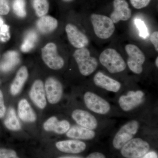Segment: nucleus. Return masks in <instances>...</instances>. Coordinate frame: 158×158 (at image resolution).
<instances>
[{
	"label": "nucleus",
	"instance_id": "obj_1",
	"mask_svg": "<svg viewBox=\"0 0 158 158\" xmlns=\"http://www.w3.org/2000/svg\"><path fill=\"white\" fill-rule=\"evenodd\" d=\"M99 61L110 73H119L126 68L124 59L115 49L109 48L103 51L100 55Z\"/></svg>",
	"mask_w": 158,
	"mask_h": 158
},
{
	"label": "nucleus",
	"instance_id": "obj_2",
	"mask_svg": "<svg viewBox=\"0 0 158 158\" xmlns=\"http://www.w3.org/2000/svg\"><path fill=\"white\" fill-rule=\"evenodd\" d=\"M73 57L80 73L84 76H88L93 73L98 66L97 60L91 56L90 51L86 47L77 49Z\"/></svg>",
	"mask_w": 158,
	"mask_h": 158
},
{
	"label": "nucleus",
	"instance_id": "obj_3",
	"mask_svg": "<svg viewBox=\"0 0 158 158\" xmlns=\"http://www.w3.org/2000/svg\"><path fill=\"white\" fill-rule=\"evenodd\" d=\"M90 21L97 37L101 39L110 38L114 33L115 26L110 17L102 15L93 14Z\"/></svg>",
	"mask_w": 158,
	"mask_h": 158
},
{
	"label": "nucleus",
	"instance_id": "obj_4",
	"mask_svg": "<svg viewBox=\"0 0 158 158\" xmlns=\"http://www.w3.org/2000/svg\"><path fill=\"white\" fill-rule=\"evenodd\" d=\"M140 123L136 120L128 122L121 127L114 136L113 140V147L120 149L127 142L132 139L139 131Z\"/></svg>",
	"mask_w": 158,
	"mask_h": 158
},
{
	"label": "nucleus",
	"instance_id": "obj_5",
	"mask_svg": "<svg viewBox=\"0 0 158 158\" xmlns=\"http://www.w3.org/2000/svg\"><path fill=\"white\" fill-rule=\"evenodd\" d=\"M150 148L147 141L141 138H133L122 147L120 153L125 158H140L149 151Z\"/></svg>",
	"mask_w": 158,
	"mask_h": 158
},
{
	"label": "nucleus",
	"instance_id": "obj_6",
	"mask_svg": "<svg viewBox=\"0 0 158 158\" xmlns=\"http://www.w3.org/2000/svg\"><path fill=\"white\" fill-rule=\"evenodd\" d=\"M125 49L128 56L127 64L129 68L133 73L140 74L143 72V65L146 59L144 54L135 44H127Z\"/></svg>",
	"mask_w": 158,
	"mask_h": 158
},
{
	"label": "nucleus",
	"instance_id": "obj_7",
	"mask_svg": "<svg viewBox=\"0 0 158 158\" xmlns=\"http://www.w3.org/2000/svg\"><path fill=\"white\" fill-rule=\"evenodd\" d=\"M84 100L88 109L99 115H106L111 110V106L109 102L91 91L85 92Z\"/></svg>",
	"mask_w": 158,
	"mask_h": 158
},
{
	"label": "nucleus",
	"instance_id": "obj_8",
	"mask_svg": "<svg viewBox=\"0 0 158 158\" xmlns=\"http://www.w3.org/2000/svg\"><path fill=\"white\" fill-rule=\"evenodd\" d=\"M42 58L46 65L54 70L61 69L64 65L63 58L57 52L56 45L53 43H49L41 49Z\"/></svg>",
	"mask_w": 158,
	"mask_h": 158
},
{
	"label": "nucleus",
	"instance_id": "obj_9",
	"mask_svg": "<svg viewBox=\"0 0 158 158\" xmlns=\"http://www.w3.org/2000/svg\"><path fill=\"white\" fill-rule=\"evenodd\" d=\"M144 96L145 94L142 90H130L127 94L119 98L118 104L123 111L129 112L141 105L144 101Z\"/></svg>",
	"mask_w": 158,
	"mask_h": 158
},
{
	"label": "nucleus",
	"instance_id": "obj_10",
	"mask_svg": "<svg viewBox=\"0 0 158 158\" xmlns=\"http://www.w3.org/2000/svg\"><path fill=\"white\" fill-rule=\"evenodd\" d=\"M46 96L52 104H56L62 98L63 88L62 84L55 78L50 77L46 81L44 85Z\"/></svg>",
	"mask_w": 158,
	"mask_h": 158
},
{
	"label": "nucleus",
	"instance_id": "obj_11",
	"mask_svg": "<svg viewBox=\"0 0 158 158\" xmlns=\"http://www.w3.org/2000/svg\"><path fill=\"white\" fill-rule=\"evenodd\" d=\"M72 117L80 126L94 130L98 126L95 116L86 110L76 109L72 113Z\"/></svg>",
	"mask_w": 158,
	"mask_h": 158
},
{
	"label": "nucleus",
	"instance_id": "obj_12",
	"mask_svg": "<svg viewBox=\"0 0 158 158\" xmlns=\"http://www.w3.org/2000/svg\"><path fill=\"white\" fill-rule=\"evenodd\" d=\"M65 31L69 42L74 47L78 49L83 48L89 44L88 37L76 26L72 24H68L65 27Z\"/></svg>",
	"mask_w": 158,
	"mask_h": 158
},
{
	"label": "nucleus",
	"instance_id": "obj_13",
	"mask_svg": "<svg viewBox=\"0 0 158 158\" xmlns=\"http://www.w3.org/2000/svg\"><path fill=\"white\" fill-rule=\"evenodd\" d=\"M113 5L114 10L110 18L114 23L120 21H126L131 17V10L126 0H114Z\"/></svg>",
	"mask_w": 158,
	"mask_h": 158
},
{
	"label": "nucleus",
	"instance_id": "obj_14",
	"mask_svg": "<svg viewBox=\"0 0 158 158\" xmlns=\"http://www.w3.org/2000/svg\"><path fill=\"white\" fill-rule=\"evenodd\" d=\"M94 84L98 87L110 92L116 93L121 88V84L115 79L112 78L101 72L95 74L93 79Z\"/></svg>",
	"mask_w": 158,
	"mask_h": 158
},
{
	"label": "nucleus",
	"instance_id": "obj_15",
	"mask_svg": "<svg viewBox=\"0 0 158 158\" xmlns=\"http://www.w3.org/2000/svg\"><path fill=\"white\" fill-rule=\"evenodd\" d=\"M30 98L34 104L40 109L45 108L47 105L44 85L41 80H36L33 83L30 91Z\"/></svg>",
	"mask_w": 158,
	"mask_h": 158
},
{
	"label": "nucleus",
	"instance_id": "obj_16",
	"mask_svg": "<svg viewBox=\"0 0 158 158\" xmlns=\"http://www.w3.org/2000/svg\"><path fill=\"white\" fill-rule=\"evenodd\" d=\"M56 146L62 152L74 154L83 152L87 148V145L84 141L73 139L58 141Z\"/></svg>",
	"mask_w": 158,
	"mask_h": 158
},
{
	"label": "nucleus",
	"instance_id": "obj_17",
	"mask_svg": "<svg viewBox=\"0 0 158 158\" xmlns=\"http://www.w3.org/2000/svg\"><path fill=\"white\" fill-rule=\"evenodd\" d=\"M43 128L46 131H53L58 135H63L70 128V124L68 120L59 121L56 117L53 116L44 123Z\"/></svg>",
	"mask_w": 158,
	"mask_h": 158
},
{
	"label": "nucleus",
	"instance_id": "obj_18",
	"mask_svg": "<svg viewBox=\"0 0 158 158\" xmlns=\"http://www.w3.org/2000/svg\"><path fill=\"white\" fill-rule=\"evenodd\" d=\"M68 138L78 140H92L96 135L94 130L80 126H73L66 133Z\"/></svg>",
	"mask_w": 158,
	"mask_h": 158
},
{
	"label": "nucleus",
	"instance_id": "obj_19",
	"mask_svg": "<svg viewBox=\"0 0 158 158\" xmlns=\"http://www.w3.org/2000/svg\"><path fill=\"white\" fill-rule=\"evenodd\" d=\"M18 112L20 118L25 122H34L37 119L35 112L25 99L21 100L19 102Z\"/></svg>",
	"mask_w": 158,
	"mask_h": 158
},
{
	"label": "nucleus",
	"instance_id": "obj_20",
	"mask_svg": "<svg viewBox=\"0 0 158 158\" xmlns=\"http://www.w3.org/2000/svg\"><path fill=\"white\" fill-rule=\"evenodd\" d=\"M28 77L27 69L23 66L18 71L16 76L11 84L10 92L13 96L17 95L20 92Z\"/></svg>",
	"mask_w": 158,
	"mask_h": 158
},
{
	"label": "nucleus",
	"instance_id": "obj_21",
	"mask_svg": "<svg viewBox=\"0 0 158 158\" xmlns=\"http://www.w3.org/2000/svg\"><path fill=\"white\" fill-rule=\"evenodd\" d=\"M19 62L18 53L15 51H9L3 56L0 64V68L1 70L5 72L10 71L18 65Z\"/></svg>",
	"mask_w": 158,
	"mask_h": 158
},
{
	"label": "nucleus",
	"instance_id": "obj_22",
	"mask_svg": "<svg viewBox=\"0 0 158 158\" xmlns=\"http://www.w3.org/2000/svg\"><path fill=\"white\" fill-rule=\"evenodd\" d=\"M58 22L56 19L49 15H44L37 23V29L43 34H48L57 28Z\"/></svg>",
	"mask_w": 158,
	"mask_h": 158
},
{
	"label": "nucleus",
	"instance_id": "obj_23",
	"mask_svg": "<svg viewBox=\"0 0 158 158\" xmlns=\"http://www.w3.org/2000/svg\"><path fill=\"white\" fill-rule=\"evenodd\" d=\"M4 124L8 129L11 131H17L21 129V125L13 108H9Z\"/></svg>",
	"mask_w": 158,
	"mask_h": 158
},
{
	"label": "nucleus",
	"instance_id": "obj_24",
	"mask_svg": "<svg viewBox=\"0 0 158 158\" xmlns=\"http://www.w3.org/2000/svg\"><path fill=\"white\" fill-rule=\"evenodd\" d=\"M37 38V33L35 31H30L28 32L21 47L22 51L24 52H27L31 50L35 46Z\"/></svg>",
	"mask_w": 158,
	"mask_h": 158
},
{
	"label": "nucleus",
	"instance_id": "obj_25",
	"mask_svg": "<svg viewBox=\"0 0 158 158\" xmlns=\"http://www.w3.org/2000/svg\"><path fill=\"white\" fill-rule=\"evenodd\" d=\"M33 7L37 16L41 17L48 12L49 4L48 0H33Z\"/></svg>",
	"mask_w": 158,
	"mask_h": 158
},
{
	"label": "nucleus",
	"instance_id": "obj_26",
	"mask_svg": "<svg viewBox=\"0 0 158 158\" xmlns=\"http://www.w3.org/2000/svg\"><path fill=\"white\" fill-rule=\"evenodd\" d=\"M25 0H15L13 4V10L15 14L19 17L23 18L27 15Z\"/></svg>",
	"mask_w": 158,
	"mask_h": 158
},
{
	"label": "nucleus",
	"instance_id": "obj_27",
	"mask_svg": "<svg viewBox=\"0 0 158 158\" xmlns=\"http://www.w3.org/2000/svg\"><path fill=\"white\" fill-rule=\"evenodd\" d=\"M135 23L139 31V36L142 38H146L148 36V30L144 22L140 19L135 20Z\"/></svg>",
	"mask_w": 158,
	"mask_h": 158
},
{
	"label": "nucleus",
	"instance_id": "obj_28",
	"mask_svg": "<svg viewBox=\"0 0 158 158\" xmlns=\"http://www.w3.org/2000/svg\"><path fill=\"white\" fill-rule=\"evenodd\" d=\"M10 38L9 27L6 24H3L0 27V40L3 42H7Z\"/></svg>",
	"mask_w": 158,
	"mask_h": 158
},
{
	"label": "nucleus",
	"instance_id": "obj_29",
	"mask_svg": "<svg viewBox=\"0 0 158 158\" xmlns=\"http://www.w3.org/2000/svg\"><path fill=\"white\" fill-rule=\"evenodd\" d=\"M0 158H19L15 151L6 148H0Z\"/></svg>",
	"mask_w": 158,
	"mask_h": 158
},
{
	"label": "nucleus",
	"instance_id": "obj_30",
	"mask_svg": "<svg viewBox=\"0 0 158 158\" xmlns=\"http://www.w3.org/2000/svg\"><path fill=\"white\" fill-rule=\"evenodd\" d=\"M151 0H130L131 4L136 9H143L149 5Z\"/></svg>",
	"mask_w": 158,
	"mask_h": 158
},
{
	"label": "nucleus",
	"instance_id": "obj_31",
	"mask_svg": "<svg viewBox=\"0 0 158 158\" xmlns=\"http://www.w3.org/2000/svg\"><path fill=\"white\" fill-rule=\"evenodd\" d=\"M10 7L7 0H0V15L9 14Z\"/></svg>",
	"mask_w": 158,
	"mask_h": 158
},
{
	"label": "nucleus",
	"instance_id": "obj_32",
	"mask_svg": "<svg viewBox=\"0 0 158 158\" xmlns=\"http://www.w3.org/2000/svg\"><path fill=\"white\" fill-rule=\"evenodd\" d=\"M150 40L154 46L156 52H158V32L155 31L151 35Z\"/></svg>",
	"mask_w": 158,
	"mask_h": 158
},
{
	"label": "nucleus",
	"instance_id": "obj_33",
	"mask_svg": "<svg viewBox=\"0 0 158 158\" xmlns=\"http://www.w3.org/2000/svg\"><path fill=\"white\" fill-rule=\"evenodd\" d=\"M6 112V108L4 104V98L2 92L0 90V118L5 116Z\"/></svg>",
	"mask_w": 158,
	"mask_h": 158
},
{
	"label": "nucleus",
	"instance_id": "obj_34",
	"mask_svg": "<svg viewBox=\"0 0 158 158\" xmlns=\"http://www.w3.org/2000/svg\"><path fill=\"white\" fill-rule=\"evenodd\" d=\"M86 158H106L103 154L99 152L91 153Z\"/></svg>",
	"mask_w": 158,
	"mask_h": 158
},
{
	"label": "nucleus",
	"instance_id": "obj_35",
	"mask_svg": "<svg viewBox=\"0 0 158 158\" xmlns=\"http://www.w3.org/2000/svg\"><path fill=\"white\" fill-rule=\"evenodd\" d=\"M140 158H158L157 153L155 151H148Z\"/></svg>",
	"mask_w": 158,
	"mask_h": 158
},
{
	"label": "nucleus",
	"instance_id": "obj_36",
	"mask_svg": "<svg viewBox=\"0 0 158 158\" xmlns=\"http://www.w3.org/2000/svg\"><path fill=\"white\" fill-rule=\"evenodd\" d=\"M58 158H81L79 157L76 156H62Z\"/></svg>",
	"mask_w": 158,
	"mask_h": 158
},
{
	"label": "nucleus",
	"instance_id": "obj_37",
	"mask_svg": "<svg viewBox=\"0 0 158 158\" xmlns=\"http://www.w3.org/2000/svg\"><path fill=\"white\" fill-rule=\"evenodd\" d=\"M4 24V20L0 16V27H2Z\"/></svg>",
	"mask_w": 158,
	"mask_h": 158
},
{
	"label": "nucleus",
	"instance_id": "obj_38",
	"mask_svg": "<svg viewBox=\"0 0 158 158\" xmlns=\"http://www.w3.org/2000/svg\"><path fill=\"white\" fill-rule=\"evenodd\" d=\"M155 64H156V67L157 68H158V57H157V58H156V60H155Z\"/></svg>",
	"mask_w": 158,
	"mask_h": 158
},
{
	"label": "nucleus",
	"instance_id": "obj_39",
	"mask_svg": "<svg viewBox=\"0 0 158 158\" xmlns=\"http://www.w3.org/2000/svg\"><path fill=\"white\" fill-rule=\"evenodd\" d=\"M62 1L65 2H71V1H73V0H62Z\"/></svg>",
	"mask_w": 158,
	"mask_h": 158
},
{
	"label": "nucleus",
	"instance_id": "obj_40",
	"mask_svg": "<svg viewBox=\"0 0 158 158\" xmlns=\"http://www.w3.org/2000/svg\"><path fill=\"white\" fill-rule=\"evenodd\" d=\"M0 58H1V55H0Z\"/></svg>",
	"mask_w": 158,
	"mask_h": 158
}]
</instances>
